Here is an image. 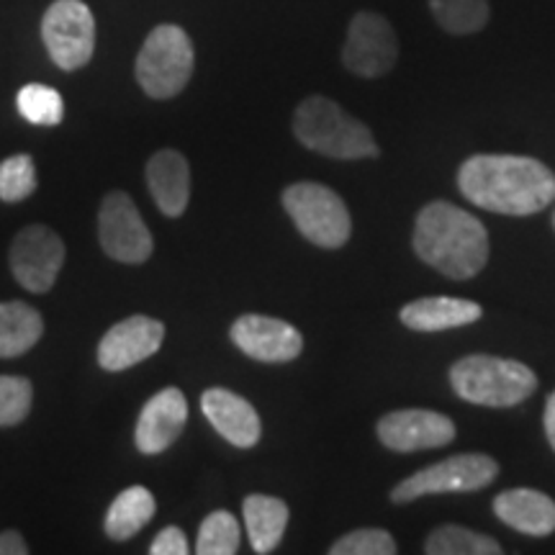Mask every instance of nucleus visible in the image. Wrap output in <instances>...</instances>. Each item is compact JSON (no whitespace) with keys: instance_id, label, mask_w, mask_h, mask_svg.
Masks as SVG:
<instances>
[{"instance_id":"f257e3e1","label":"nucleus","mask_w":555,"mask_h":555,"mask_svg":"<svg viewBox=\"0 0 555 555\" xmlns=\"http://www.w3.org/2000/svg\"><path fill=\"white\" fill-rule=\"evenodd\" d=\"M470 204L504 217H532L555 201V172L535 157L474 155L457 170Z\"/></svg>"},{"instance_id":"f03ea898","label":"nucleus","mask_w":555,"mask_h":555,"mask_svg":"<svg viewBox=\"0 0 555 555\" xmlns=\"http://www.w3.org/2000/svg\"><path fill=\"white\" fill-rule=\"evenodd\" d=\"M414 253L437 273L466 281L489 260V232L474 214L448 201H433L420 211L412 234Z\"/></svg>"},{"instance_id":"7ed1b4c3","label":"nucleus","mask_w":555,"mask_h":555,"mask_svg":"<svg viewBox=\"0 0 555 555\" xmlns=\"http://www.w3.org/2000/svg\"><path fill=\"white\" fill-rule=\"evenodd\" d=\"M294 134L304 147L332 159L378 157L371 129L324 95H309L294 114Z\"/></svg>"},{"instance_id":"20e7f679","label":"nucleus","mask_w":555,"mask_h":555,"mask_svg":"<svg viewBox=\"0 0 555 555\" xmlns=\"http://www.w3.org/2000/svg\"><path fill=\"white\" fill-rule=\"evenodd\" d=\"M450 384L468 404L504 409L530 399L538 388V376L519 360L468 356L450 367Z\"/></svg>"},{"instance_id":"39448f33","label":"nucleus","mask_w":555,"mask_h":555,"mask_svg":"<svg viewBox=\"0 0 555 555\" xmlns=\"http://www.w3.org/2000/svg\"><path fill=\"white\" fill-rule=\"evenodd\" d=\"M196 54L193 41L176 24L155 26L137 54V82L150 99H176L189 86Z\"/></svg>"},{"instance_id":"423d86ee","label":"nucleus","mask_w":555,"mask_h":555,"mask_svg":"<svg viewBox=\"0 0 555 555\" xmlns=\"http://www.w3.org/2000/svg\"><path fill=\"white\" fill-rule=\"evenodd\" d=\"M283 208L301 237L324 249L343 247L352 234L345 201L322 183H294L283 191Z\"/></svg>"},{"instance_id":"0eeeda50","label":"nucleus","mask_w":555,"mask_h":555,"mask_svg":"<svg viewBox=\"0 0 555 555\" xmlns=\"http://www.w3.org/2000/svg\"><path fill=\"white\" fill-rule=\"evenodd\" d=\"M499 476V463L483 453H463L409 476L391 491L393 504H409L429 494H466L486 489Z\"/></svg>"},{"instance_id":"6e6552de","label":"nucleus","mask_w":555,"mask_h":555,"mask_svg":"<svg viewBox=\"0 0 555 555\" xmlns=\"http://www.w3.org/2000/svg\"><path fill=\"white\" fill-rule=\"evenodd\" d=\"M41 39L65 73L86 67L95 50V18L82 0H54L41 18Z\"/></svg>"},{"instance_id":"1a4fd4ad","label":"nucleus","mask_w":555,"mask_h":555,"mask_svg":"<svg viewBox=\"0 0 555 555\" xmlns=\"http://www.w3.org/2000/svg\"><path fill=\"white\" fill-rule=\"evenodd\" d=\"M399 60V39L388 18L373 11H360L347 26L343 65L358 78H380L391 73Z\"/></svg>"},{"instance_id":"9d476101","label":"nucleus","mask_w":555,"mask_h":555,"mask_svg":"<svg viewBox=\"0 0 555 555\" xmlns=\"http://www.w3.org/2000/svg\"><path fill=\"white\" fill-rule=\"evenodd\" d=\"M9 262L21 286L31 294H47L65 266V245L54 229L29 224L13 237Z\"/></svg>"},{"instance_id":"9b49d317","label":"nucleus","mask_w":555,"mask_h":555,"mask_svg":"<svg viewBox=\"0 0 555 555\" xmlns=\"http://www.w3.org/2000/svg\"><path fill=\"white\" fill-rule=\"evenodd\" d=\"M99 237L108 258L129 262V266L147 262L155 249L150 229L139 217V208L124 191H114L103 198L99 211Z\"/></svg>"},{"instance_id":"f8f14e48","label":"nucleus","mask_w":555,"mask_h":555,"mask_svg":"<svg viewBox=\"0 0 555 555\" xmlns=\"http://www.w3.org/2000/svg\"><path fill=\"white\" fill-rule=\"evenodd\" d=\"M378 440L397 453H416V450L442 448L455 440L457 429L453 420L429 409H399L378 420Z\"/></svg>"},{"instance_id":"ddd939ff","label":"nucleus","mask_w":555,"mask_h":555,"mask_svg":"<svg viewBox=\"0 0 555 555\" xmlns=\"http://www.w3.org/2000/svg\"><path fill=\"white\" fill-rule=\"evenodd\" d=\"M229 337L247 358L260 360V363H288V360L301 356L304 350L301 332L294 324L275 317H240L229 330Z\"/></svg>"},{"instance_id":"4468645a","label":"nucleus","mask_w":555,"mask_h":555,"mask_svg":"<svg viewBox=\"0 0 555 555\" xmlns=\"http://www.w3.org/2000/svg\"><path fill=\"white\" fill-rule=\"evenodd\" d=\"M163 339L165 324L157 319L144 314L121 319L103 335L99 345V363L103 371L111 373L127 371V367L155 356L163 347Z\"/></svg>"},{"instance_id":"2eb2a0df","label":"nucleus","mask_w":555,"mask_h":555,"mask_svg":"<svg viewBox=\"0 0 555 555\" xmlns=\"http://www.w3.org/2000/svg\"><path fill=\"white\" fill-rule=\"evenodd\" d=\"M185 422H189V401H185L183 391L176 386L163 388V391L155 393L144 404L142 414H139L134 429V442L139 453H165L178 440L180 433H183Z\"/></svg>"},{"instance_id":"dca6fc26","label":"nucleus","mask_w":555,"mask_h":555,"mask_svg":"<svg viewBox=\"0 0 555 555\" xmlns=\"http://www.w3.org/2000/svg\"><path fill=\"white\" fill-rule=\"evenodd\" d=\"M201 412L214 429L234 448H255L260 442L262 425L255 406L229 388H208L201 397Z\"/></svg>"},{"instance_id":"f3484780","label":"nucleus","mask_w":555,"mask_h":555,"mask_svg":"<svg viewBox=\"0 0 555 555\" xmlns=\"http://www.w3.org/2000/svg\"><path fill=\"white\" fill-rule=\"evenodd\" d=\"M147 185L165 217H183L191 201L189 159L178 150H159L147 163Z\"/></svg>"},{"instance_id":"a211bd4d","label":"nucleus","mask_w":555,"mask_h":555,"mask_svg":"<svg viewBox=\"0 0 555 555\" xmlns=\"http://www.w3.org/2000/svg\"><path fill=\"white\" fill-rule=\"evenodd\" d=\"M483 309L476 301L455 296H427L416 298L401 309V324L412 332H446L455 327H466L481 319Z\"/></svg>"},{"instance_id":"6ab92c4d","label":"nucleus","mask_w":555,"mask_h":555,"mask_svg":"<svg viewBox=\"0 0 555 555\" xmlns=\"http://www.w3.org/2000/svg\"><path fill=\"white\" fill-rule=\"evenodd\" d=\"M494 515L532 538L555 532V502L535 489H509L494 499Z\"/></svg>"},{"instance_id":"aec40b11","label":"nucleus","mask_w":555,"mask_h":555,"mask_svg":"<svg viewBox=\"0 0 555 555\" xmlns=\"http://www.w3.org/2000/svg\"><path fill=\"white\" fill-rule=\"evenodd\" d=\"M247 535L255 553H273L288 527V506L275 496L253 494L242 504Z\"/></svg>"},{"instance_id":"412c9836","label":"nucleus","mask_w":555,"mask_h":555,"mask_svg":"<svg viewBox=\"0 0 555 555\" xmlns=\"http://www.w3.org/2000/svg\"><path fill=\"white\" fill-rule=\"evenodd\" d=\"M44 319L26 301L0 304V358H18L41 339Z\"/></svg>"},{"instance_id":"4be33fe9","label":"nucleus","mask_w":555,"mask_h":555,"mask_svg":"<svg viewBox=\"0 0 555 555\" xmlns=\"http://www.w3.org/2000/svg\"><path fill=\"white\" fill-rule=\"evenodd\" d=\"M155 496L144 486H129L114 499V504L106 512V535L111 540H129L134 538L144 525L155 517Z\"/></svg>"},{"instance_id":"5701e85b","label":"nucleus","mask_w":555,"mask_h":555,"mask_svg":"<svg viewBox=\"0 0 555 555\" xmlns=\"http://www.w3.org/2000/svg\"><path fill=\"white\" fill-rule=\"evenodd\" d=\"M427 555H499L502 545L494 538L468 530L461 525L437 527L425 543Z\"/></svg>"},{"instance_id":"b1692460","label":"nucleus","mask_w":555,"mask_h":555,"mask_svg":"<svg viewBox=\"0 0 555 555\" xmlns=\"http://www.w3.org/2000/svg\"><path fill=\"white\" fill-rule=\"evenodd\" d=\"M429 11L448 34L466 37L489 24V0H429Z\"/></svg>"},{"instance_id":"393cba45","label":"nucleus","mask_w":555,"mask_h":555,"mask_svg":"<svg viewBox=\"0 0 555 555\" xmlns=\"http://www.w3.org/2000/svg\"><path fill=\"white\" fill-rule=\"evenodd\" d=\"M16 108L26 121L37 124V127H60L65 119L62 95L50 86H41V82H29L18 90Z\"/></svg>"},{"instance_id":"a878e982","label":"nucleus","mask_w":555,"mask_h":555,"mask_svg":"<svg viewBox=\"0 0 555 555\" xmlns=\"http://www.w3.org/2000/svg\"><path fill=\"white\" fill-rule=\"evenodd\" d=\"M242 530L234 515L219 509L204 519L198 530L196 553L198 555H234L240 551Z\"/></svg>"},{"instance_id":"bb28decb","label":"nucleus","mask_w":555,"mask_h":555,"mask_svg":"<svg viewBox=\"0 0 555 555\" xmlns=\"http://www.w3.org/2000/svg\"><path fill=\"white\" fill-rule=\"evenodd\" d=\"M37 165L29 155H11L0 163V198L5 204H18L37 191Z\"/></svg>"},{"instance_id":"cd10ccee","label":"nucleus","mask_w":555,"mask_h":555,"mask_svg":"<svg viewBox=\"0 0 555 555\" xmlns=\"http://www.w3.org/2000/svg\"><path fill=\"white\" fill-rule=\"evenodd\" d=\"M34 388L24 376H0V427H16L31 412Z\"/></svg>"},{"instance_id":"c85d7f7f","label":"nucleus","mask_w":555,"mask_h":555,"mask_svg":"<svg viewBox=\"0 0 555 555\" xmlns=\"http://www.w3.org/2000/svg\"><path fill=\"white\" fill-rule=\"evenodd\" d=\"M397 551V540L391 538V532L378 530V527L350 532L330 547L332 555H393Z\"/></svg>"},{"instance_id":"c756f323","label":"nucleus","mask_w":555,"mask_h":555,"mask_svg":"<svg viewBox=\"0 0 555 555\" xmlns=\"http://www.w3.org/2000/svg\"><path fill=\"white\" fill-rule=\"evenodd\" d=\"M150 553L152 555H189L191 545L180 527H165V530L152 540Z\"/></svg>"},{"instance_id":"7c9ffc66","label":"nucleus","mask_w":555,"mask_h":555,"mask_svg":"<svg viewBox=\"0 0 555 555\" xmlns=\"http://www.w3.org/2000/svg\"><path fill=\"white\" fill-rule=\"evenodd\" d=\"M29 547H26V540L21 538L16 530L0 532V555H26Z\"/></svg>"},{"instance_id":"2f4dec72","label":"nucleus","mask_w":555,"mask_h":555,"mask_svg":"<svg viewBox=\"0 0 555 555\" xmlns=\"http://www.w3.org/2000/svg\"><path fill=\"white\" fill-rule=\"evenodd\" d=\"M545 435H547V442H551V448L555 450V391L547 397V404H545Z\"/></svg>"},{"instance_id":"473e14b6","label":"nucleus","mask_w":555,"mask_h":555,"mask_svg":"<svg viewBox=\"0 0 555 555\" xmlns=\"http://www.w3.org/2000/svg\"><path fill=\"white\" fill-rule=\"evenodd\" d=\"M553 227H555V214H553Z\"/></svg>"}]
</instances>
